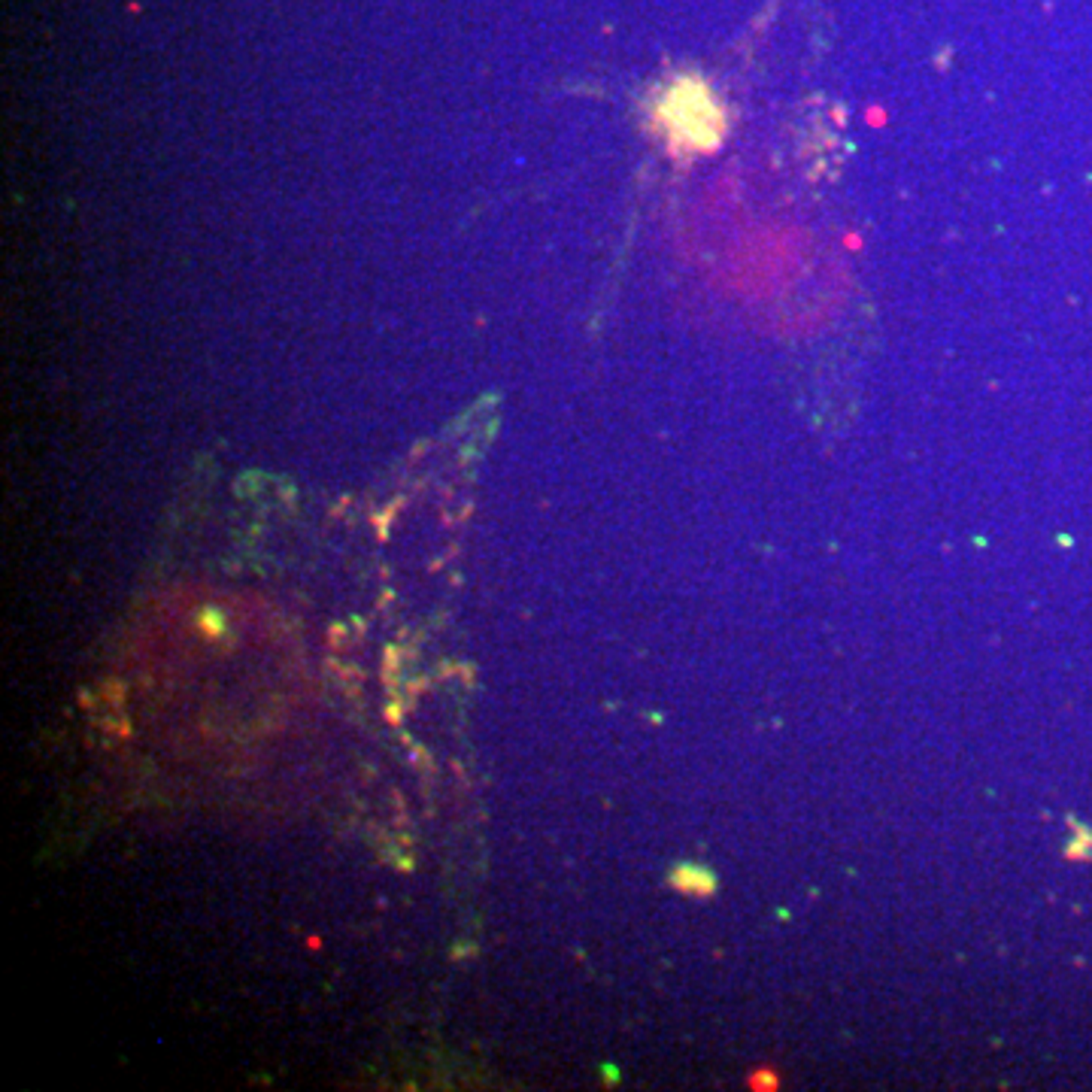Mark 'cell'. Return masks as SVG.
<instances>
[{"mask_svg": "<svg viewBox=\"0 0 1092 1092\" xmlns=\"http://www.w3.org/2000/svg\"><path fill=\"white\" fill-rule=\"evenodd\" d=\"M671 125L677 134H683L692 143H713L716 128H719V115L713 110V101L704 98L698 88H686V94L674 98V103L667 107Z\"/></svg>", "mask_w": 1092, "mask_h": 1092, "instance_id": "6da1fadb", "label": "cell"}]
</instances>
